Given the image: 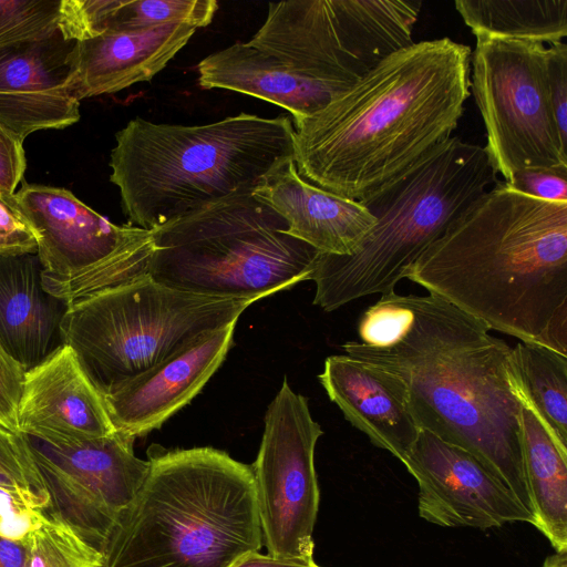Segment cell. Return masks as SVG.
Here are the masks:
<instances>
[{"label": "cell", "mask_w": 567, "mask_h": 567, "mask_svg": "<svg viewBox=\"0 0 567 567\" xmlns=\"http://www.w3.org/2000/svg\"><path fill=\"white\" fill-rule=\"evenodd\" d=\"M489 331L436 296L392 291L364 310L358 340L342 349L398 378L421 430L473 454L534 516L514 349Z\"/></svg>", "instance_id": "cell-1"}, {"label": "cell", "mask_w": 567, "mask_h": 567, "mask_svg": "<svg viewBox=\"0 0 567 567\" xmlns=\"http://www.w3.org/2000/svg\"><path fill=\"white\" fill-rule=\"evenodd\" d=\"M471 54L440 38L384 58L293 124L298 174L357 202L401 174L456 130L470 97Z\"/></svg>", "instance_id": "cell-2"}, {"label": "cell", "mask_w": 567, "mask_h": 567, "mask_svg": "<svg viewBox=\"0 0 567 567\" xmlns=\"http://www.w3.org/2000/svg\"><path fill=\"white\" fill-rule=\"evenodd\" d=\"M404 278L489 330L567 357V203L526 196L498 179Z\"/></svg>", "instance_id": "cell-3"}, {"label": "cell", "mask_w": 567, "mask_h": 567, "mask_svg": "<svg viewBox=\"0 0 567 567\" xmlns=\"http://www.w3.org/2000/svg\"><path fill=\"white\" fill-rule=\"evenodd\" d=\"M292 120L240 113L203 125L131 120L115 134L110 181L128 224L153 231L235 196L252 194L293 157Z\"/></svg>", "instance_id": "cell-4"}, {"label": "cell", "mask_w": 567, "mask_h": 567, "mask_svg": "<svg viewBox=\"0 0 567 567\" xmlns=\"http://www.w3.org/2000/svg\"><path fill=\"white\" fill-rule=\"evenodd\" d=\"M148 455L145 481L102 548L106 567H230L259 551L250 465L207 446Z\"/></svg>", "instance_id": "cell-5"}, {"label": "cell", "mask_w": 567, "mask_h": 567, "mask_svg": "<svg viewBox=\"0 0 567 567\" xmlns=\"http://www.w3.org/2000/svg\"><path fill=\"white\" fill-rule=\"evenodd\" d=\"M497 181L484 146L451 136L431 150L359 200L375 224L352 254H318L313 305L333 311L395 291L408 268Z\"/></svg>", "instance_id": "cell-6"}, {"label": "cell", "mask_w": 567, "mask_h": 567, "mask_svg": "<svg viewBox=\"0 0 567 567\" xmlns=\"http://www.w3.org/2000/svg\"><path fill=\"white\" fill-rule=\"evenodd\" d=\"M252 194L202 208L152 231L148 274L215 298L256 301L310 280L319 251Z\"/></svg>", "instance_id": "cell-7"}, {"label": "cell", "mask_w": 567, "mask_h": 567, "mask_svg": "<svg viewBox=\"0 0 567 567\" xmlns=\"http://www.w3.org/2000/svg\"><path fill=\"white\" fill-rule=\"evenodd\" d=\"M252 302L186 292L147 274L70 306L63 341L104 398L203 334L237 322Z\"/></svg>", "instance_id": "cell-8"}, {"label": "cell", "mask_w": 567, "mask_h": 567, "mask_svg": "<svg viewBox=\"0 0 567 567\" xmlns=\"http://www.w3.org/2000/svg\"><path fill=\"white\" fill-rule=\"evenodd\" d=\"M421 0L271 2L248 41L300 75L344 91L391 53L413 43Z\"/></svg>", "instance_id": "cell-9"}, {"label": "cell", "mask_w": 567, "mask_h": 567, "mask_svg": "<svg viewBox=\"0 0 567 567\" xmlns=\"http://www.w3.org/2000/svg\"><path fill=\"white\" fill-rule=\"evenodd\" d=\"M470 92L482 115L489 163L504 182L526 168L567 167V144L549 100L546 47L475 34Z\"/></svg>", "instance_id": "cell-10"}, {"label": "cell", "mask_w": 567, "mask_h": 567, "mask_svg": "<svg viewBox=\"0 0 567 567\" xmlns=\"http://www.w3.org/2000/svg\"><path fill=\"white\" fill-rule=\"evenodd\" d=\"M323 434L308 400L287 379L268 405L258 455L251 466L267 554L313 559L319 508L315 450Z\"/></svg>", "instance_id": "cell-11"}, {"label": "cell", "mask_w": 567, "mask_h": 567, "mask_svg": "<svg viewBox=\"0 0 567 567\" xmlns=\"http://www.w3.org/2000/svg\"><path fill=\"white\" fill-rule=\"evenodd\" d=\"M21 434L49 493L45 515L70 525L102 550L150 468L148 460L135 456V440L117 431L72 443Z\"/></svg>", "instance_id": "cell-12"}, {"label": "cell", "mask_w": 567, "mask_h": 567, "mask_svg": "<svg viewBox=\"0 0 567 567\" xmlns=\"http://www.w3.org/2000/svg\"><path fill=\"white\" fill-rule=\"evenodd\" d=\"M419 486L421 518L442 527L488 529L536 520L478 458L421 430L402 461Z\"/></svg>", "instance_id": "cell-13"}, {"label": "cell", "mask_w": 567, "mask_h": 567, "mask_svg": "<svg viewBox=\"0 0 567 567\" xmlns=\"http://www.w3.org/2000/svg\"><path fill=\"white\" fill-rule=\"evenodd\" d=\"M75 40L53 35L0 50V124L22 142L31 133L80 120L72 94Z\"/></svg>", "instance_id": "cell-14"}, {"label": "cell", "mask_w": 567, "mask_h": 567, "mask_svg": "<svg viewBox=\"0 0 567 567\" xmlns=\"http://www.w3.org/2000/svg\"><path fill=\"white\" fill-rule=\"evenodd\" d=\"M235 327L231 322L203 334L104 396L115 430L135 440L188 404L226 359Z\"/></svg>", "instance_id": "cell-15"}, {"label": "cell", "mask_w": 567, "mask_h": 567, "mask_svg": "<svg viewBox=\"0 0 567 567\" xmlns=\"http://www.w3.org/2000/svg\"><path fill=\"white\" fill-rule=\"evenodd\" d=\"M13 200L35 236L44 275L68 276L87 268L138 230L111 223L62 187L24 183Z\"/></svg>", "instance_id": "cell-16"}, {"label": "cell", "mask_w": 567, "mask_h": 567, "mask_svg": "<svg viewBox=\"0 0 567 567\" xmlns=\"http://www.w3.org/2000/svg\"><path fill=\"white\" fill-rule=\"evenodd\" d=\"M17 421L19 433L50 443L101 439L116 432L103 395L66 344L24 373Z\"/></svg>", "instance_id": "cell-17"}, {"label": "cell", "mask_w": 567, "mask_h": 567, "mask_svg": "<svg viewBox=\"0 0 567 567\" xmlns=\"http://www.w3.org/2000/svg\"><path fill=\"white\" fill-rule=\"evenodd\" d=\"M252 195L287 221L290 236L321 254H352L375 224V217L360 202L303 179L293 157L277 163Z\"/></svg>", "instance_id": "cell-18"}, {"label": "cell", "mask_w": 567, "mask_h": 567, "mask_svg": "<svg viewBox=\"0 0 567 567\" xmlns=\"http://www.w3.org/2000/svg\"><path fill=\"white\" fill-rule=\"evenodd\" d=\"M318 379L346 420L370 442L401 462L415 443L419 426L402 382L348 354L326 359Z\"/></svg>", "instance_id": "cell-19"}, {"label": "cell", "mask_w": 567, "mask_h": 567, "mask_svg": "<svg viewBox=\"0 0 567 567\" xmlns=\"http://www.w3.org/2000/svg\"><path fill=\"white\" fill-rule=\"evenodd\" d=\"M37 252L0 254V347L24 373L64 346L68 303L45 290Z\"/></svg>", "instance_id": "cell-20"}, {"label": "cell", "mask_w": 567, "mask_h": 567, "mask_svg": "<svg viewBox=\"0 0 567 567\" xmlns=\"http://www.w3.org/2000/svg\"><path fill=\"white\" fill-rule=\"evenodd\" d=\"M195 30L190 25L169 24L105 32L76 41L74 99L80 102L150 81L186 45Z\"/></svg>", "instance_id": "cell-21"}, {"label": "cell", "mask_w": 567, "mask_h": 567, "mask_svg": "<svg viewBox=\"0 0 567 567\" xmlns=\"http://www.w3.org/2000/svg\"><path fill=\"white\" fill-rule=\"evenodd\" d=\"M197 71L200 87L265 100L289 111L292 124L318 112L342 92L300 75L248 42H236L212 53L198 63Z\"/></svg>", "instance_id": "cell-22"}, {"label": "cell", "mask_w": 567, "mask_h": 567, "mask_svg": "<svg viewBox=\"0 0 567 567\" xmlns=\"http://www.w3.org/2000/svg\"><path fill=\"white\" fill-rule=\"evenodd\" d=\"M520 401V439L526 483L535 527L556 551L567 550V447L539 422L527 402Z\"/></svg>", "instance_id": "cell-23"}, {"label": "cell", "mask_w": 567, "mask_h": 567, "mask_svg": "<svg viewBox=\"0 0 567 567\" xmlns=\"http://www.w3.org/2000/svg\"><path fill=\"white\" fill-rule=\"evenodd\" d=\"M215 0H70L68 31L76 41L105 32L169 24L208 25Z\"/></svg>", "instance_id": "cell-24"}, {"label": "cell", "mask_w": 567, "mask_h": 567, "mask_svg": "<svg viewBox=\"0 0 567 567\" xmlns=\"http://www.w3.org/2000/svg\"><path fill=\"white\" fill-rule=\"evenodd\" d=\"M454 6L474 35L543 44L567 37V0H457Z\"/></svg>", "instance_id": "cell-25"}, {"label": "cell", "mask_w": 567, "mask_h": 567, "mask_svg": "<svg viewBox=\"0 0 567 567\" xmlns=\"http://www.w3.org/2000/svg\"><path fill=\"white\" fill-rule=\"evenodd\" d=\"M513 349L522 398L567 447V357L536 343L519 341Z\"/></svg>", "instance_id": "cell-26"}, {"label": "cell", "mask_w": 567, "mask_h": 567, "mask_svg": "<svg viewBox=\"0 0 567 567\" xmlns=\"http://www.w3.org/2000/svg\"><path fill=\"white\" fill-rule=\"evenodd\" d=\"M152 231L137 233L103 260L68 276L43 274L47 291L72 306L103 290L148 274L153 255Z\"/></svg>", "instance_id": "cell-27"}, {"label": "cell", "mask_w": 567, "mask_h": 567, "mask_svg": "<svg viewBox=\"0 0 567 567\" xmlns=\"http://www.w3.org/2000/svg\"><path fill=\"white\" fill-rule=\"evenodd\" d=\"M22 544L24 567H106L102 550L55 518L48 517Z\"/></svg>", "instance_id": "cell-28"}, {"label": "cell", "mask_w": 567, "mask_h": 567, "mask_svg": "<svg viewBox=\"0 0 567 567\" xmlns=\"http://www.w3.org/2000/svg\"><path fill=\"white\" fill-rule=\"evenodd\" d=\"M64 0H0V50L62 30Z\"/></svg>", "instance_id": "cell-29"}, {"label": "cell", "mask_w": 567, "mask_h": 567, "mask_svg": "<svg viewBox=\"0 0 567 567\" xmlns=\"http://www.w3.org/2000/svg\"><path fill=\"white\" fill-rule=\"evenodd\" d=\"M0 487L50 502L49 493L23 435L1 425Z\"/></svg>", "instance_id": "cell-30"}, {"label": "cell", "mask_w": 567, "mask_h": 567, "mask_svg": "<svg viewBox=\"0 0 567 567\" xmlns=\"http://www.w3.org/2000/svg\"><path fill=\"white\" fill-rule=\"evenodd\" d=\"M49 502L0 487V537L23 543L48 518Z\"/></svg>", "instance_id": "cell-31"}, {"label": "cell", "mask_w": 567, "mask_h": 567, "mask_svg": "<svg viewBox=\"0 0 567 567\" xmlns=\"http://www.w3.org/2000/svg\"><path fill=\"white\" fill-rule=\"evenodd\" d=\"M505 183L529 197L567 203V167L526 168L514 173Z\"/></svg>", "instance_id": "cell-32"}, {"label": "cell", "mask_w": 567, "mask_h": 567, "mask_svg": "<svg viewBox=\"0 0 567 567\" xmlns=\"http://www.w3.org/2000/svg\"><path fill=\"white\" fill-rule=\"evenodd\" d=\"M37 252V239L18 209L13 194L0 188V254Z\"/></svg>", "instance_id": "cell-33"}, {"label": "cell", "mask_w": 567, "mask_h": 567, "mask_svg": "<svg viewBox=\"0 0 567 567\" xmlns=\"http://www.w3.org/2000/svg\"><path fill=\"white\" fill-rule=\"evenodd\" d=\"M549 100L561 141L567 144V45L550 44L546 49Z\"/></svg>", "instance_id": "cell-34"}, {"label": "cell", "mask_w": 567, "mask_h": 567, "mask_svg": "<svg viewBox=\"0 0 567 567\" xmlns=\"http://www.w3.org/2000/svg\"><path fill=\"white\" fill-rule=\"evenodd\" d=\"M23 380L24 371L0 347V425L16 433Z\"/></svg>", "instance_id": "cell-35"}, {"label": "cell", "mask_w": 567, "mask_h": 567, "mask_svg": "<svg viewBox=\"0 0 567 567\" xmlns=\"http://www.w3.org/2000/svg\"><path fill=\"white\" fill-rule=\"evenodd\" d=\"M25 168L23 142L0 124V188L13 194Z\"/></svg>", "instance_id": "cell-36"}, {"label": "cell", "mask_w": 567, "mask_h": 567, "mask_svg": "<svg viewBox=\"0 0 567 567\" xmlns=\"http://www.w3.org/2000/svg\"><path fill=\"white\" fill-rule=\"evenodd\" d=\"M230 567H319L315 559H300V558H280L274 557L269 554H261L259 551H251L238 560Z\"/></svg>", "instance_id": "cell-37"}, {"label": "cell", "mask_w": 567, "mask_h": 567, "mask_svg": "<svg viewBox=\"0 0 567 567\" xmlns=\"http://www.w3.org/2000/svg\"><path fill=\"white\" fill-rule=\"evenodd\" d=\"M24 559L22 543L0 537V567H24Z\"/></svg>", "instance_id": "cell-38"}, {"label": "cell", "mask_w": 567, "mask_h": 567, "mask_svg": "<svg viewBox=\"0 0 567 567\" xmlns=\"http://www.w3.org/2000/svg\"><path fill=\"white\" fill-rule=\"evenodd\" d=\"M543 567H567V550L556 551L548 556Z\"/></svg>", "instance_id": "cell-39"}, {"label": "cell", "mask_w": 567, "mask_h": 567, "mask_svg": "<svg viewBox=\"0 0 567 567\" xmlns=\"http://www.w3.org/2000/svg\"><path fill=\"white\" fill-rule=\"evenodd\" d=\"M320 567V566H319Z\"/></svg>", "instance_id": "cell-40"}]
</instances>
